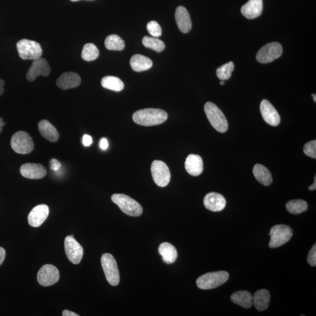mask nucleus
Segmentation results:
<instances>
[{
	"label": "nucleus",
	"instance_id": "nucleus-1",
	"mask_svg": "<svg viewBox=\"0 0 316 316\" xmlns=\"http://www.w3.org/2000/svg\"><path fill=\"white\" fill-rule=\"evenodd\" d=\"M168 118V113L159 108L140 109L132 116L133 121L136 124L145 126L161 124L167 120Z\"/></svg>",
	"mask_w": 316,
	"mask_h": 316
},
{
	"label": "nucleus",
	"instance_id": "nucleus-47",
	"mask_svg": "<svg viewBox=\"0 0 316 316\" xmlns=\"http://www.w3.org/2000/svg\"><path fill=\"white\" fill-rule=\"evenodd\" d=\"M71 1H80V0H71ZM89 1H92V0H89Z\"/></svg>",
	"mask_w": 316,
	"mask_h": 316
},
{
	"label": "nucleus",
	"instance_id": "nucleus-12",
	"mask_svg": "<svg viewBox=\"0 0 316 316\" xmlns=\"http://www.w3.org/2000/svg\"><path fill=\"white\" fill-rule=\"evenodd\" d=\"M66 255L73 264H79L83 256V248L76 239L71 236H67L65 239Z\"/></svg>",
	"mask_w": 316,
	"mask_h": 316
},
{
	"label": "nucleus",
	"instance_id": "nucleus-15",
	"mask_svg": "<svg viewBox=\"0 0 316 316\" xmlns=\"http://www.w3.org/2000/svg\"><path fill=\"white\" fill-rule=\"evenodd\" d=\"M49 214V209L47 205H39L35 206L28 215L29 224L33 227H39L47 219Z\"/></svg>",
	"mask_w": 316,
	"mask_h": 316
},
{
	"label": "nucleus",
	"instance_id": "nucleus-31",
	"mask_svg": "<svg viewBox=\"0 0 316 316\" xmlns=\"http://www.w3.org/2000/svg\"><path fill=\"white\" fill-rule=\"evenodd\" d=\"M99 51L97 46L92 43L85 45L82 52V58L84 61L91 62L98 59Z\"/></svg>",
	"mask_w": 316,
	"mask_h": 316
},
{
	"label": "nucleus",
	"instance_id": "nucleus-25",
	"mask_svg": "<svg viewBox=\"0 0 316 316\" xmlns=\"http://www.w3.org/2000/svg\"><path fill=\"white\" fill-rule=\"evenodd\" d=\"M131 68L134 71L141 72L151 68L153 63L151 60L144 55L139 54L132 56L130 60Z\"/></svg>",
	"mask_w": 316,
	"mask_h": 316
},
{
	"label": "nucleus",
	"instance_id": "nucleus-5",
	"mask_svg": "<svg viewBox=\"0 0 316 316\" xmlns=\"http://www.w3.org/2000/svg\"><path fill=\"white\" fill-rule=\"evenodd\" d=\"M19 58L23 60H35L41 58L42 49L37 42L23 39L16 44Z\"/></svg>",
	"mask_w": 316,
	"mask_h": 316
},
{
	"label": "nucleus",
	"instance_id": "nucleus-29",
	"mask_svg": "<svg viewBox=\"0 0 316 316\" xmlns=\"http://www.w3.org/2000/svg\"><path fill=\"white\" fill-rule=\"evenodd\" d=\"M287 211L292 214L297 215L308 211V203L303 200H292L286 205Z\"/></svg>",
	"mask_w": 316,
	"mask_h": 316
},
{
	"label": "nucleus",
	"instance_id": "nucleus-24",
	"mask_svg": "<svg viewBox=\"0 0 316 316\" xmlns=\"http://www.w3.org/2000/svg\"><path fill=\"white\" fill-rule=\"evenodd\" d=\"M158 251L159 254L162 256L163 261L166 264H172L177 259V250L174 245L169 242H164L159 245Z\"/></svg>",
	"mask_w": 316,
	"mask_h": 316
},
{
	"label": "nucleus",
	"instance_id": "nucleus-37",
	"mask_svg": "<svg viewBox=\"0 0 316 316\" xmlns=\"http://www.w3.org/2000/svg\"><path fill=\"white\" fill-rule=\"evenodd\" d=\"M51 165V169L53 171H57L59 168L61 167V164L57 159H52L50 162Z\"/></svg>",
	"mask_w": 316,
	"mask_h": 316
},
{
	"label": "nucleus",
	"instance_id": "nucleus-11",
	"mask_svg": "<svg viewBox=\"0 0 316 316\" xmlns=\"http://www.w3.org/2000/svg\"><path fill=\"white\" fill-rule=\"evenodd\" d=\"M60 279L59 271L54 265L46 264L39 269L37 280L42 287H49L57 283Z\"/></svg>",
	"mask_w": 316,
	"mask_h": 316
},
{
	"label": "nucleus",
	"instance_id": "nucleus-4",
	"mask_svg": "<svg viewBox=\"0 0 316 316\" xmlns=\"http://www.w3.org/2000/svg\"><path fill=\"white\" fill-rule=\"evenodd\" d=\"M111 201L117 205L125 214L138 217L142 213V206L134 199L124 194H114L111 196Z\"/></svg>",
	"mask_w": 316,
	"mask_h": 316
},
{
	"label": "nucleus",
	"instance_id": "nucleus-17",
	"mask_svg": "<svg viewBox=\"0 0 316 316\" xmlns=\"http://www.w3.org/2000/svg\"><path fill=\"white\" fill-rule=\"evenodd\" d=\"M204 205L209 211H220L225 208L226 201L223 196L217 193L211 192L206 195Z\"/></svg>",
	"mask_w": 316,
	"mask_h": 316
},
{
	"label": "nucleus",
	"instance_id": "nucleus-26",
	"mask_svg": "<svg viewBox=\"0 0 316 316\" xmlns=\"http://www.w3.org/2000/svg\"><path fill=\"white\" fill-rule=\"evenodd\" d=\"M252 171L255 179L262 185L269 186L272 184L273 179L271 173L264 165L256 164Z\"/></svg>",
	"mask_w": 316,
	"mask_h": 316
},
{
	"label": "nucleus",
	"instance_id": "nucleus-34",
	"mask_svg": "<svg viewBox=\"0 0 316 316\" xmlns=\"http://www.w3.org/2000/svg\"><path fill=\"white\" fill-rule=\"evenodd\" d=\"M148 31L153 37L158 38L162 35V28L158 23L155 21H151L148 23Z\"/></svg>",
	"mask_w": 316,
	"mask_h": 316
},
{
	"label": "nucleus",
	"instance_id": "nucleus-38",
	"mask_svg": "<svg viewBox=\"0 0 316 316\" xmlns=\"http://www.w3.org/2000/svg\"><path fill=\"white\" fill-rule=\"evenodd\" d=\"M93 143V139L91 136L85 134L83 137V144L85 146H89Z\"/></svg>",
	"mask_w": 316,
	"mask_h": 316
},
{
	"label": "nucleus",
	"instance_id": "nucleus-41",
	"mask_svg": "<svg viewBox=\"0 0 316 316\" xmlns=\"http://www.w3.org/2000/svg\"><path fill=\"white\" fill-rule=\"evenodd\" d=\"M63 316H79V315L76 314L75 313L68 311L65 310L62 312Z\"/></svg>",
	"mask_w": 316,
	"mask_h": 316
},
{
	"label": "nucleus",
	"instance_id": "nucleus-8",
	"mask_svg": "<svg viewBox=\"0 0 316 316\" xmlns=\"http://www.w3.org/2000/svg\"><path fill=\"white\" fill-rule=\"evenodd\" d=\"M269 235L271 236L269 247L277 248L290 240L293 235V230L287 225H276L271 228Z\"/></svg>",
	"mask_w": 316,
	"mask_h": 316
},
{
	"label": "nucleus",
	"instance_id": "nucleus-30",
	"mask_svg": "<svg viewBox=\"0 0 316 316\" xmlns=\"http://www.w3.org/2000/svg\"><path fill=\"white\" fill-rule=\"evenodd\" d=\"M105 48L110 51H122L125 47L124 40L117 35H108L105 40Z\"/></svg>",
	"mask_w": 316,
	"mask_h": 316
},
{
	"label": "nucleus",
	"instance_id": "nucleus-43",
	"mask_svg": "<svg viewBox=\"0 0 316 316\" xmlns=\"http://www.w3.org/2000/svg\"><path fill=\"white\" fill-rule=\"evenodd\" d=\"M309 189L310 190V191H315V190L316 189V176H315V182L314 184L309 186Z\"/></svg>",
	"mask_w": 316,
	"mask_h": 316
},
{
	"label": "nucleus",
	"instance_id": "nucleus-44",
	"mask_svg": "<svg viewBox=\"0 0 316 316\" xmlns=\"http://www.w3.org/2000/svg\"><path fill=\"white\" fill-rule=\"evenodd\" d=\"M6 123L2 118L0 117V133L2 131L3 126L5 125Z\"/></svg>",
	"mask_w": 316,
	"mask_h": 316
},
{
	"label": "nucleus",
	"instance_id": "nucleus-39",
	"mask_svg": "<svg viewBox=\"0 0 316 316\" xmlns=\"http://www.w3.org/2000/svg\"><path fill=\"white\" fill-rule=\"evenodd\" d=\"M100 146H101V148L103 149V150L107 149L108 147V143L107 139L105 138L102 139L101 142H100Z\"/></svg>",
	"mask_w": 316,
	"mask_h": 316
},
{
	"label": "nucleus",
	"instance_id": "nucleus-28",
	"mask_svg": "<svg viewBox=\"0 0 316 316\" xmlns=\"http://www.w3.org/2000/svg\"><path fill=\"white\" fill-rule=\"evenodd\" d=\"M101 83L103 88L114 92H121L124 88V83L115 76H105L102 79Z\"/></svg>",
	"mask_w": 316,
	"mask_h": 316
},
{
	"label": "nucleus",
	"instance_id": "nucleus-22",
	"mask_svg": "<svg viewBox=\"0 0 316 316\" xmlns=\"http://www.w3.org/2000/svg\"><path fill=\"white\" fill-rule=\"evenodd\" d=\"M38 130L43 137L48 141L51 142L58 141L59 134L57 129L46 119H43L39 122Z\"/></svg>",
	"mask_w": 316,
	"mask_h": 316
},
{
	"label": "nucleus",
	"instance_id": "nucleus-3",
	"mask_svg": "<svg viewBox=\"0 0 316 316\" xmlns=\"http://www.w3.org/2000/svg\"><path fill=\"white\" fill-rule=\"evenodd\" d=\"M228 273L226 271L209 272L200 277L196 281V284L203 290H209L220 287L228 281Z\"/></svg>",
	"mask_w": 316,
	"mask_h": 316
},
{
	"label": "nucleus",
	"instance_id": "nucleus-2",
	"mask_svg": "<svg viewBox=\"0 0 316 316\" xmlns=\"http://www.w3.org/2000/svg\"><path fill=\"white\" fill-rule=\"evenodd\" d=\"M205 111L211 125L217 131L224 133L227 131L228 122L223 112L211 102L206 103Z\"/></svg>",
	"mask_w": 316,
	"mask_h": 316
},
{
	"label": "nucleus",
	"instance_id": "nucleus-40",
	"mask_svg": "<svg viewBox=\"0 0 316 316\" xmlns=\"http://www.w3.org/2000/svg\"><path fill=\"white\" fill-rule=\"evenodd\" d=\"M5 258V251L4 248L0 247V265L4 262Z\"/></svg>",
	"mask_w": 316,
	"mask_h": 316
},
{
	"label": "nucleus",
	"instance_id": "nucleus-27",
	"mask_svg": "<svg viewBox=\"0 0 316 316\" xmlns=\"http://www.w3.org/2000/svg\"><path fill=\"white\" fill-rule=\"evenodd\" d=\"M231 301L235 304L245 308H250L252 305V295L250 292L241 291L234 292L231 296Z\"/></svg>",
	"mask_w": 316,
	"mask_h": 316
},
{
	"label": "nucleus",
	"instance_id": "nucleus-20",
	"mask_svg": "<svg viewBox=\"0 0 316 316\" xmlns=\"http://www.w3.org/2000/svg\"><path fill=\"white\" fill-rule=\"evenodd\" d=\"M263 10L262 0H249L242 6L241 12L245 18L249 19L258 17L262 14Z\"/></svg>",
	"mask_w": 316,
	"mask_h": 316
},
{
	"label": "nucleus",
	"instance_id": "nucleus-7",
	"mask_svg": "<svg viewBox=\"0 0 316 316\" xmlns=\"http://www.w3.org/2000/svg\"><path fill=\"white\" fill-rule=\"evenodd\" d=\"M101 264L106 279L113 287L117 286L119 282V273L117 262L113 256L105 253L101 258Z\"/></svg>",
	"mask_w": 316,
	"mask_h": 316
},
{
	"label": "nucleus",
	"instance_id": "nucleus-35",
	"mask_svg": "<svg viewBox=\"0 0 316 316\" xmlns=\"http://www.w3.org/2000/svg\"><path fill=\"white\" fill-rule=\"evenodd\" d=\"M304 152L306 155L312 158H316V141L314 140L307 143L304 147Z\"/></svg>",
	"mask_w": 316,
	"mask_h": 316
},
{
	"label": "nucleus",
	"instance_id": "nucleus-9",
	"mask_svg": "<svg viewBox=\"0 0 316 316\" xmlns=\"http://www.w3.org/2000/svg\"><path fill=\"white\" fill-rule=\"evenodd\" d=\"M151 171L152 178L159 187L168 185L171 181V172L164 162L155 160L152 163Z\"/></svg>",
	"mask_w": 316,
	"mask_h": 316
},
{
	"label": "nucleus",
	"instance_id": "nucleus-36",
	"mask_svg": "<svg viewBox=\"0 0 316 316\" xmlns=\"http://www.w3.org/2000/svg\"><path fill=\"white\" fill-rule=\"evenodd\" d=\"M307 261L308 264L314 267L316 265V245L315 244L309 252Z\"/></svg>",
	"mask_w": 316,
	"mask_h": 316
},
{
	"label": "nucleus",
	"instance_id": "nucleus-6",
	"mask_svg": "<svg viewBox=\"0 0 316 316\" xmlns=\"http://www.w3.org/2000/svg\"><path fill=\"white\" fill-rule=\"evenodd\" d=\"M13 150L19 154H30L34 149V143L28 133L20 131L15 133L11 139Z\"/></svg>",
	"mask_w": 316,
	"mask_h": 316
},
{
	"label": "nucleus",
	"instance_id": "nucleus-19",
	"mask_svg": "<svg viewBox=\"0 0 316 316\" xmlns=\"http://www.w3.org/2000/svg\"><path fill=\"white\" fill-rule=\"evenodd\" d=\"M175 19L176 24L182 32L186 34L191 31L192 26L191 16L184 6H179L176 9Z\"/></svg>",
	"mask_w": 316,
	"mask_h": 316
},
{
	"label": "nucleus",
	"instance_id": "nucleus-23",
	"mask_svg": "<svg viewBox=\"0 0 316 316\" xmlns=\"http://www.w3.org/2000/svg\"><path fill=\"white\" fill-rule=\"evenodd\" d=\"M270 299V293L267 289H260L252 296L253 305L258 311H264L268 308Z\"/></svg>",
	"mask_w": 316,
	"mask_h": 316
},
{
	"label": "nucleus",
	"instance_id": "nucleus-10",
	"mask_svg": "<svg viewBox=\"0 0 316 316\" xmlns=\"http://www.w3.org/2000/svg\"><path fill=\"white\" fill-rule=\"evenodd\" d=\"M282 53V46L279 43L271 42L259 49L256 58L258 62L265 64L281 57Z\"/></svg>",
	"mask_w": 316,
	"mask_h": 316
},
{
	"label": "nucleus",
	"instance_id": "nucleus-45",
	"mask_svg": "<svg viewBox=\"0 0 316 316\" xmlns=\"http://www.w3.org/2000/svg\"><path fill=\"white\" fill-rule=\"evenodd\" d=\"M312 97L314 98V101L316 103V95H312Z\"/></svg>",
	"mask_w": 316,
	"mask_h": 316
},
{
	"label": "nucleus",
	"instance_id": "nucleus-32",
	"mask_svg": "<svg viewBox=\"0 0 316 316\" xmlns=\"http://www.w3.org/2000/svg\"><path fill=\"white\" fill-rule=\"evenodd\" d=\"M142 44L145 47L154 50L156 52L160 53L164 51L165 44L161 40L155 37L144 36L142 39Z\"/></svg>",
	"mask_w": 316,
	"mask_h": 316
},
{
	"label": "nucleus",
	"instance_id": "nucleus-21",
	"mask_svg": "<svg viewBox=\"0 0 316 316\" xmlns=\"http://www.w3.org/2000/svg\"><path fill=\"white\" fill-rule=\"evenodd\" d=\"M185 169L188 174L193 176H198L204 171V162L201 156L189 155L185 161Z\"/></svg>",
	"mask_w": 316,
	"mask_h": 316
},
{
	"label": "nucleus",
	"instance_id": "nucleus-48",
	"mask_svg": "<svg viewBox=\"0 0 316 316\" xmlns=\"http://www.w3.org/2000/svg\"><path fill=\"white\" fill-rule=\"evenodd\" d=\"M70 236H71V237H72L74 238V235H73V234H72V235H70Z\"/></svg>",
	"mask_w": 316,
	"mask_h": 316
},
{
	"label": "nucleus",
	"instance_id": "nucleus-16",
	"mask_svg": "<svg viewBox=\"0 0 316 316\" xmlns=\"http://www.w3.org/2000/svg\"><path fill=\"white\" fill-rule=\"evenodd\" d=\"M20 173L23 177L30 179H41L44 178L47 174V171L40 164L27 163L22 165L20 168Z\"/></svg>",
	"mask_w": 316,
	"mask_h": 316
},
{
	"label": "nucleus",
	"instance_id": "nucleus-18",
	"mask_svg": "<svg viewBox=\"0 0 316 316\" xmlns=\"http://www.w3.org/2000/svg\"><path fill=\"white\" fill-rule=\"evenodd\" d=\"M81 83V78L80 76L72 72L63 73L56 81L58 87L64 91L77 88Z\"/></svg>",
	"mask_w": 316,
	"mask_h": 316
},
{
	"label": "nucleus",
	"instance_id": "nucleus-46",
	"mask_svg": "<svg viewBox=\"0 0 316 316\" xmlns=\"http://www.w3.org/2000/svg\"><path fill=\"white\" fill-rule=\"evenodd\" d=\"M219 84H220V85H221V86L224 85H225V82L224 81H221V82H220V83H219Z\"/></svg>",
	"mask_w": 316,
	"mask_h": 316
},
{
	"label": "nucleus",
	"instance_id": "nucleus-13",
	"mask_svg": "<svg viewBox=\"0 0 316 316\" xmlns=\"http://www.w3.org/2000/svg\"><path fill=\"white\" fill-rule=\"evenodd\" d=\"M51 73V68L48 62L44 58H39L34 60L31 67L26 73V78L29 82H34L38 76L46 77Z\"/></svg>",
	"mask_w": 316,
	"mask_h": 316
},
{
	"label": "nucleus",
	"instance_id": "nucleus-33",
	"mask_svg": "<svg viewBox=\"0 0 316 316\" xmlns=\"http://www.w3.org/2000/svg\"><path fill=\"white\" fill-rule=\"evenodd\" d=\"M234 70V63L232 62H229L227 63L218 68L216 71L217 77L222 81H227L230 78L232 72Z\"/></svg>",
	"mask_w": 316,
	"mask_h": 316
},
{
	"label": "nucleus",
	"instance_id": "nucleus-14",
	"mask_svg": "<svg viewBox=\"0 0 316 316\" xmlns=\"http://www.w3.org/2000/svg\"><path fill=\"white\" fill-rule=\"evenodd\" d=\"M260 111L262 118L268 124L277 126L281 122V117L277 109L267 100H263L261 103Z\"/></svg>",
	"mask_w": 316,
	"mask_h": 316
},
{
	"label": "nucleus",
	"instance_id": "nucleus-42",
	"mask_svg": "<svg viewBox=\"0 0 316 316\" xmlns=\"http://www.w3.org/2000/svg\"><path fill=\"white\" fill-rule=\"evenodd\" d=\"M4 84L5 82L4 80L0 79V96H2L4 93Z\"/></svg>",
	"mask_w": 316,
	"mask_h": 316
}]
</instances>
